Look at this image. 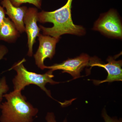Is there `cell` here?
I'll use <instances>...</instances> for the list:
<instances>
[{"label": "cell", "mask_w": 122, "mask_h": 122, "mask_svg": "<svg viewBox=\"0 0 122 122\" xmlns=\"http://www.w3.org/2000/svg\"><path fill=\"white\" fill-rule=\"evenodd\" d=\"M5 14L4 8L0 5V28L5 18Z\"/></svg>", "instance_id": "cell-15"}, {"label": "cell", "mask_w": 122, "mask_h": 122, "mask_svg": "<svg viewBox=\"0 0 122 122\" xmlns=\"http://www.w3.org/2000/svg\"><path fill=\"white\" fill-rule=\"evenodd\" d=\"M38 37L39 46L34 55L36 65L41 69H45L44 61L46 58L51 59L55 53L56 45L60 38L39 34Z\"/></svg>", "instance_id": "cell-6"}, {"label": "cell", "mask_w": 122, "mask_h": 122, "mask_svg": "<svg viewBox=\"0 0 122 122\" xmlns=\"http://www.w3.org/2000/svg\"><path fill=\"white\" fill-rule=\"evenodd\" d=\"M18 32L12 21L5 17L0 28V40L7 42L14 41L18 36Z\"/></svg>", "instance_id": "cell-10"}, {"label": "cell", "mask_w": 122, "mask_h": 122, "mask_svg": "<svg viewBox=\"0 0 122 122\" xmlns=\"http://www.w3.org/2000/svg\"><path fill=\"white\" fill-rule=\"evenodd\" d=\"M8 52V50L5 46H0V60L3 58ZM9 88L7 85L5 77H3L0 79V105L3 99V95L9 90Z\"/></svg>", "instance_id": "cell-11"}, {"label": "cell", "mask_w": 122, "mask_h": 122, "mask_svg": "<svg viewBox=\"0 0 122 122\" xmlns=\"http://www.w3.org/2000/svg\"><path fill=\"white\" fill-rule=\"evenodd\" d=\"M73 0H68L63 7L52 11H42L38 13V21L41 23L51 22V28L39 25L44 35L60 38L65 34L81 36L85 35L86 30L83 26L74 24L71 16V8Z\"/></svg>", "instance_id": "cell-1"}, {"label": "cell", "mask_w": 122, "mask_h": 122, "mask_svg": "<svg viewBox=\"0 0 122 122\" xmlns=\"http://www.w3.org/2000/svg\"><path fill=\"white\" fill-rule=\"evenodd\" d=\"M102 115L105 122H122V119H118L115 118H112L109 116L107 114L105 108L103 109Z\"/></svg>", "instance_id": "cell-13"}, {"label": "cell", "mask_w": 122, "mask_h": 122, "mask_svg": "<svg viewBox=\"0 0 122 122\" xmlns=\"http://www.w3.org/2000/svg\"><path fill=\"white\" fill-rule=\"evenodd\" d=\"M93 29L108 36L122 38V23L117 13L114 10L100 15Z\"/></svg>", "instance_id": "cell-4"}, {"label": "cell", "mask_w": 122, "mask_h": 122, "mask_svg": "<svg viewBox=\"0 0 122 122\" xmlns=\"http://www.w3.org/2000/svg\"><path fill=\"white\" fill-rule=\"evenodd\" d=\"M107 63H102L96 58H91L89 66H97L104 68L108 73L106 79L102 81L92 80L94 84L99 85L106 82H111L122 81V60L116 61L114 57H109Z\"/></svg>", "instance_id": "cell-7"}, {"label": "cell", "mask_w": 122, "mask_h": 122, "mask_svg": "<svg viewBox=\"0 0 122 122\" xmlns=\"http://www.w3.org/2000/svg\"><path fill=\"white\" fill-rule=\"evenodd\" d=\"M12 4L16 7H20L21 5L25 3L31 4L38 8H41L42 0H10Z\"/></svg>", "instance_id": "cell-12"}, {"label": "cell", "mask_w": 122, "mask_h": 122, "mask_svg": "<svg viewBox=\"0 0 122 122\" xmlns=\"http://www.w3.org/2000/svg\"><path fill=\"white\" fill-rule=\"evenodd\" d=\"M38 13L36 8H29L24 18L25 31L28 36V51L27 55L29 57L32 56L33 46L36 42V38L40 34L41 29L37 25Z\"/></svg>", "instance_id": "cell-8"}, {"label": "cell", "mask_w": 122, "mask_h": 122, "mask_svg": "<svg viewBox=\"0 0 122 122\" xmlns=\"http://www.w3.org/2000/svg\"><path fill=\"white\" fill-rule=\"evenodd\" d=\"M1 4L3 8L6 9L5 14L12 20L18 32L21 33L25 32L24 20L28 10L27 7H16L10 0H1Z\"/></svg>", "instance_id": "cell-9"}, {"label": "cell", "mask_w": 122, "mask_h": 122, "mask_svg": "<svg viewBox=\"0 0 122 122\" xmlns=\"http://www.w3.org/2000/svg\"><path fill=\"white\" fill-rule=\"evenodd\" d=\"M91 57L87 54H82L79 56L69 59L63 62L55 64L50 66H45V69H49L53 72L57 70H62V73L69 74L73 79L79 78L81 71L86 66H89Z\"/></svg>", "instance_id": "cell-5"}, {"label": "cell", "mask_w": 122, "mask_h": 122, "mask_svg": "<svg viewBox=\"0 0 122 122\" xmlns=\"http://www.w3.org/2000/svg\"><path fill=\"white\" fill-rule=\"evenodd\" d=\"M46 122H57L56 120L54 114L53 112H48L46 116ZM62 122H68L66 118Z\"/></svg>", "instance_id": "cell-14"}, {"label": "cell", "mask_w": 122, "mask_h": 122, "mask_svg": "<svg viewBox=\"0 0 122 122\" xmlns=\"http://www.w3.org/2000/svg\"><path fill=\"white\" fill-rule=\"evenodd\" d=\"M4 97L7 100L0 105V122H33L39 111L27 102L21 91H13Z\"/></svg>", "instance_id": "cell-2"}, {"label": "cell", "mask_w": 122, "mask_h": 122, "mask_svg": "<svg viewBox=\"0 0 122 122\" xmlns=\"http://www.w3.org/2000/svg\"><path fill=\"white\" fill-rule=\"evenodd\" d=\"M25 59L24 58L15 63L10 70L13 69L17 72V75L13 79L14 91H21L27 86L30 85H37L45 92L49 97L53 98L51 93L46 88V85L47 83L51 85L58 84L60 82L53 80L54 75L53 71L51 70L44 74H38L34 72H29L26 69L24 65Z\"/></svg>", "instance_id": "cell-3"}]
</instances>
